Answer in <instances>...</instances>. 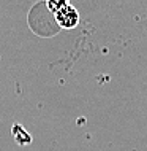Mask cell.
Returning a JSON list of instances; mask_svg holds the SVG:
<instances>
[{
    "label": "cell",
    "instance_id": "obj_1",
    "mask_svg": "<svg viewBox=\"0 0 147 151\" xmlns=\"http://www.w3.org/2000/svg\"><path fill=\"white\" fill-rule=\"evenodd\" d=\"M54 18H55V22L62 29H75L79 24V13H77V10L71 3L67 5L65 8H62L60 11H57L54 14Z\"/></svg>",
    "mask_w": 147,
    "mask_h": 151
},
{
    "label": "cell",
    "instance_id": "obj_2",
    "mask_svg": "<svg viewBox=\"0 0 147 151\" xmlns=\"http://www.w3.org/2000/svg\"><path fill=\"white\" fill-rule=\"evenodd\" d=\"M67 5H70V0H46V6L51 13H57L62 8H65Z\"/></svg>",
    "mask_w": 147,
    "mask_h": 151
}]
</instances>
